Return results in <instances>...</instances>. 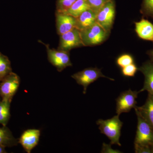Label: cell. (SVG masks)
I'll use <instances>...</instances> for the list:
<instances>
[{
	"label": "cell",
	"mask_w": 153,
	"mask_h": 153,
	"mask_svg": "<svg viewBox=\"0 0 153 153\" xmlns=\"http://www.w3.org/2000/svg\"><path fill=\"white\" fill-rule=\"evenodd\" d=\"M96 123L101 133L105 135L109 139L111 144L121 146L120 138L123 123L120 120L119 116L117 115L106 120L99 119Z\"/></svg>",
	"instance_id": "obj_1"
},
{
	"label": "cell",
	"mask_w": 153,
	"mask_h": 153,
	"mask_svg": "<svg viewBox=\"0 0 153 153\" xmlns=\"http://www.w3.org/2000/svg\"><path fill=\"white\" fill-rule=\"evenodd\" d=\"M80 34L84 46L92 47L104 42L109 33L96 22L89 27L80 31Z\"/></svg>",
	"instance_id": "obj_2"
},
{
	"label": "cell",
	"mask_w": 153,
	"mask_h": 153,
	"mask_svg": "<svg viewBox=\"0 0 153 153\" xmlns=\"http://www.w3.org/2000/svg\"><path fill=\"white\" fill-rule=\"evenodd\" d=\"M137 117V126L134 146H151L153 143V129L138 112L135 111Z\"/></svg>",
	"instance_id": "obj_3"
},
{
	"label": "cell",
	"mask_w": 153,
	"mask_h": 153,
	"mask_svg": "<svg viewBox=\"0 0 153 153\" xmlns=\"http://www.w3.org/2000/svg\"><path fill=\"white\" fill-rule=\"evenodd\" d=\"M0 81V96L2 100L12 101L20 85L19 75L12 71Z\"/></svg>",
	"instance_id": "obj_4"
},
{
	"label": "cell",
	"mask_w": 153,
	"mask_h": 153,
	"mask_svg": "<svg viewBox=\"0 0 153 153\" xmlns=\"http://www.w3.org/2000/svg\"><path fill=\"white\" fill-rule=\"evenodd\" d=\"M115 4L114 0H108L97 14L96 22L105 31L110 33L114 22Z\"/></svg>",
	"instance_id": "obj_5"
},
{
	"label": "cell",
	"mask_w": 153,
	"mask_h": 153,
	"mask_svg": "<svg viewBox=\"0 0 153 153\" xmlns=\"http://www.w3.org/2000/svg\"><path fill=\"white\" fill-rule=\"evenodd\" d=\"M71 77L75 79L77 84L83 86L84 94L86 93L88 85L95 82L100 77H105L111 80H114L112 78L105 76L101 72V69L96 67L85 68L82 71L73 74Z\"/></svg>",
	"instance_id": "obj_6"
},
{
	"label": "cell",
	"mask_w": 153,
	"mask_h": 153,
	"mask_svg": "<svg viewBox=\"0 0 153 153\" xmlns=\"http://www.w3.org/2000/svg\"><path fill=\"white\" fill-rule=\"evenodd\" d=\"M43 44L46 46L49 62L57 68V71L60 72L66 67L72 66L69 52L51 49L48 44Z\"/></svg>",
	"instance_id": "obj_7"
},
{
	"label": "cell",
	"mask_w": 153,
	"mask_h": 153,
	"mask_svg": "<svg viewBox=\"0 0 153 153\" xmlns=\"http://www.w3.org/2000/svg\"><path fill=\"white\" fill-rule=\"evenodd\" d=\"M139 91L129 89L120 94L116 99V113L118 115L123 113L130 112L136 106L138 94Z\"/></svg>",
	"instance_id": "obj_8"
},
{
	"label": "cell",
	"mask_w": 153,
	"mask_h": 153,
	"mask_svg": "<svg viewBox=\"0 0 153 153\" xmlns=\"http://www.w3.org/2000/svg\"><path fill=\"white\" fill-rule=\"evenodd\" d=\"M58 49L69 52L71 49L83 47L80 31L77 28L60 35Z\"/></svg>",
	"instance_id": "obj_9"
},
{
	"label": "cell",
	"mask_w": 153,
	"mask_h": 153,
	"mask_svg": "<svg viewBox=\"0 0 153 153\" xmlns=\"http://www.w3.org/2000/svg\"><path fill=\"white\" fill-rule=\"evenodd\" d=\"M56 25L57 33L59 36L76 28V18L64 13L56 12Z\"/></svg>",
	"instance_id": "obj_10"
},
{
	"label": "cell",
	"mask_w": 153,
	"mask_h": 153,
	"mask_svg": "<svg viewBox=\"0 0 153 153\" xmlns=\"http://www.w3.org/2000/svg\"><path fill=\"white\" fill-rule=\"evenodd\" d=\"M41 135V131L36 129H30L25 131L22 134L19 143L22 145L25 151L28 153L38 144Z\"/></svg>",
	"instance_id": "obj_11"
},
{
	"label": "cell",
	"mask_w": 153,
	"mask_h": 153,
	"mask_svg": "<svg viewBox=\"0 0 153 153\" xmlns=\"http://www.w3.org/2000/svg\"><path fill=\"white\" fill-rule=\"evenodd\" d=\"M139 70L145 76V81L143 88L139 92L146 91L149 94L153 97V63L148 62L144 63Z\"/></svg>",
	"instance_id": "obj_12"
},
{
	"label": "cell",
	"mask_w": 153,
	"mask_h": 153,
	"mask_svg": "<svg viewBox=\"0 0 153 153\" xmlns=\"http://www.w3.org/2000/svg\"><path fill=\"white\" fill-rule=\"evenodd\" d=\"M135 30L140 38L153 41V25L148 20L143 19L136 22Z\"/></svg>",
	"instance_id": "obj_13"
},
{
	"label": "cell",
	"mask_w": 153,
	"mask_h": 153,
	"mask_svg": "<svg viewBox=\"0 0 153 153\" xmlns=\"http://www.w3.org/2000/svg\"><path fill=\"white\" fill-rule=\"evenodd\" d=\"M134 109L153 129V97L148 94L145 104L142 106H136Z\"/></svg>",
	"instance_id": "obj_14"
},
{
	"label": "cell",
	"mask_w": 153,
	"mask_h": 153,
	"mask_svg": "<svg viewBox=\"0 0 153 153\" xmlns=\"http://www.w3.org/2000/svg\"><path fill=\"white\" fill-rule=\"evenodd\" d=\"M97 14L90 9L84 11L76 18V28L82 31L92 26L96 22Z\"/></svg>",
	"instance_id": "obj_15"
},
{
	"label": "cell",
	"mask_w": 153,
	"mask_h": 153,
	"mask_svg": "<svg viewBox=\"0 0 153 153\" xmlns=\"http://www.w3.org/2000/svg\"><path fill=\"white\" fill-rule=\"evenodd\" d=\"M0 144L10 147L17 144V140L14 137L10 130L3 126L0 128Z\"/></svg>",
	"instance_id": "obj_16"
},
{
	"label": "cell",
	"mask_w": 153,
	"mask_h": 153,
	"mask_svg": "<svg viewBox=\"0 0 153 153\" xmlns=\"http://www.w3.org/2000/svg\"><path fill=\"white\" fill-rule=\"evenodd\" d=\"M90 9L86 0H77L66 13L74 18H77L84 11Z\"/></svg>",
	"instance_id": "obj_17"
},
{
	"label": "cell",
	"mask_w": 153,
	"mask_h": 153,
	"mask_svg": "<svg viewBox=\"0 0 153 153\" xmlns=\"http://www.w3.org/2000/svg\"><path fill=\"white\" fill-rule=\"evenodd\" d=\"M11 102L8 100H0V124L6 126L10 117Z\"/></svg>",
	"instance_id": "obj_18"
},
{
	"label": "cell",
	"mask_w": 153,
	"mask_h": 153,
	"mask_svg": "<svg viewBox=\"0 0 153 153\" xmlns=\"http://www.w3.org/2000/svg\"><path fill=\"white\" fill-rule=\"evenodd\" d=\"M12 71L8 57L0 52V81Z\"/></svg>",
	"instance_id": "obj_19"
},
{
	"label": "cell",
	"mask_w": 153,
	"mask_h": 153,
	"mask_svg": "<svg viewBox=\"0 0 153 153\" xmlns=\"http://www.w3.org/2000/svg\"><path fill=\"white\" fill-rule=\"evenodd\" d=\"M77 0H57L56 12L66 13Z\"/></svg>",
	"instance_id": "obj_20"
},
{
	"label": "cell",
	"mask_w": 153,
	"mask_h": 153,
	"mask_svg": "<svg viewBox=\"0 0 153 153\" xmlns=\"http://www.w3.org/2000/svg\"><path fill=\"white\" fill-rule=\"evenodd\" d=\"M134 61L133 58L131 55L128 54H124L118 57L116 60V63L118 66L121 68H123L134 63Z\"/></svg>",
	"instance_id": "obj_21"
},
{
	"label": "cell",
	"mask_w": 153,
	"mask_h": 153,
	"mask_svg": "<svg viewBox=\"0 0 153 153\" xmlns=\"http://www.w3.org/2000/svg\"><path fill=\"white\" fill-rule=\"evenodd\" d=\"M136 65L134 63L128 65L122 68V73L123 76L127 77H132L134 76L138 70Z\"/></svg>",
	"instance_id": "obj_22"
},
{
	"label": "cell",
	"mask_w": 153,
	"mask_h": 153,
	"mask_svg": "<svg viewBox=\"0 0 153 153\" xmlns=\"http://www.w3.org/2000/svg\"><path fill=\"white\" fill-rule=\"evenodd\" d=\"M90 9L97 13L108 0H86Z\"/></svg>",
	"instance_id": "obj_23"
},
{
	"label": "cell",
	"mask_w": 153,
	"mask_h": 153,
	"mask_svg": "<svg viewBox=\"0 0 153 153\" xmlns=\"http://www.w3.org/2000/svg\"><path fill=\"white\" fill-rule=\"evenodd\" d=\"M142 11L146 15L153 16V0H143Z\"/></svg>",
	"instance_id": "obj_24"
},
{
	"label": "cell",
	"mask_w": 153,
	"mask_h": 153,
	"mask_svg": "<svg viewBox=\"0 0 153 153\" xmlns=\"http://www.w3.org/2000/svg\"><path fill=\"white\" fill-rule=\"evenodd\" d=\"M135 152L137 153H152L150 147L134 146Z\"/></svg>",
	"instance_id": "obj_25"
},
{
	"label": "cell",
	"mask_w": 153,
	"mask_h": 153,
	"mask_svg": "<svg viewBox=\"0 0 153 153\" xmlns=\"http://www.w3.org/2000/svg\"><path fill=\"white\" fill-rule=\"evenodd\" d=\"M5 147L0 144V153H7L5 150Z\"/></svg>",
	"instance_id": "obj_26"
},
{
	"label": "cell",
	"mask_w": 153,
	"mask_h": 153,
	"mask_svg": "<svg viewBox=\"0 0 153 153\" xmlns=\"http://www.w3.org/2000/svg\"><path fill=\"white\" fill-rule=\"evenodd\" d=\"M149 55L153 61V51H151L150 52H149Z\"/></svg>",
	"instance_id": "obj_27"
},
{
	"label": "cell",
	"mask_w": 153,
	"mask_h": 153,
	"mask_svg": "<svg viewBox=\"0 0 153 153\" xmlns=\"http://www.w3.org/2000/svg\"><path fill=\"white\" fill-rule=\"evenodd\" d=\"M151 150H152V153H153V143L151 146Z\"/></svg>",
	"instance_id": "obj_28"
}]
</instances>
